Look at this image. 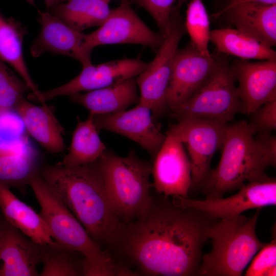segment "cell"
Wrapping results in <instances>:
<instances>
[{
	"instance_id": "8d00e7d4",
	"label": "cell",
	"mask_w": 276,
	"mask_h": 276,
	"mask_svg": "<svg viewBox=\"0 0 276 276\" xmlns=\"http://www.w3.org/2000/svg\"><path fill=\"white\" fill-rule=\"evenodd\" d=\"M47 8L49 10L51 8L62 2L64 0H44Z\"/></svg>"
},
{
	"instance_id": "d4e9b609",
	"label": "cell",
	"mask_w": 276,
	"mask_h": 276,
	"mask_svg": "<svg viewBox=\"0 0 276 276\" xmlns=\"http://www.w3.org/2000/svg\"><path fill=\"white\" fill-rule=\"evenodd\" d=\"M109 3L106 0H64L49 10L68 26L82 32L104 22L112 10Z\"/></svg>"
},
{
	"instance_id": "4fadbf2b",
	"label": "cell",
	"mask_w": 276,
	"mask_h": 276,
	"mask_svg": "<svg viewBox=\"0 0 276 276\" xmlns=\"http://www.w3.org/2000/svg\"><path fill=\"white\" fill-rule=\"evenodd\" d=\"M217 55L200 53L190 42L177 49L166 95L169 110L188 100L214 71Z\"/></svg>"
},
{
	"instance_id": "ffe728a7",
	"label": "cell",
	"mask_w": 276,
	"mask_h": 276,
	"mask_svg": "<svg viewBox=\"0 0 276 276\" xmlns=\"http://www.w3.org/2000/svg\"><path fill=\"white\" fill-rule=\"evenodd\" d=\"M70 97L72 101L84 107L93 115L123 111L140 100L134 77L85 93H76Z\"/></svg>"
},
{
	"instance_id": "f35d334b",
	"label": "cell",
	"mask_w": 276,
	"mask_h": 276,
	"mask_svg": "<svg viewBox=\"0 0 276 276\" xmlns=\"http://www.w3.org/2000/svg\"><path fill=\"white\" fill-rule=\"evenodd\" d=\"M107 1H108V2H110L111 0H106Z\"/></svg>"
},
{
	"instance_id": "d590c367",
	"label": "cell",
	"mask_w": 276,
	"mask_h": 276,
	"mask_svg": "<svg viewBox=\"0 0 276 276\" xmlns=\"http://www.w3.org/2000/svg\"><path fill=\"white\" fill-rule=\"evenodd\" d=\"M7 222H8L6 220L0 208V235L2 234Z\"/></svg>"
},
{
	"instance_id": "836d02e7",
	"label": "cell",
	"mask_w": 276,
	"mask_h": 276,
	"mask_svg": "<svg viewBox=\"0 0 276 276\" xmlns=\"http://www.w3.org/2000/svg\"><path fill=\"white\" fill-rule=\"evenodd\" d=\"M255 139L258 142L268 157L271 166L276 164V137L271 132L258 133Z\"/></svg>"
},
{
	"instance_id": "4dcf8cb0",
	"label": "cell",
	"mask_w": 276,
	"mask_h": 276,
	"mask_svg": "<svg viewBox=\"0 0 276 276\" xmlns=\"http://www.w3.org/2000/svg\"><path fill=\"white\" fill-rule=\"evenodd\" d=\"M251 260L245 272L246 276L275 275L276 236L275 228L272 229V239L265 243Z\"/></svg>"
},
{
	"instance_id": "f1b7e54d",
	"label": "cell",
	"mask_w": 276,
	"mask_h": 276,
	"mask_svg": "<svg viewBox=\"0 0 276 276\" xmlns=\"http://www.w3.org/2000/svg\"><path fill=\"white\" fill-rule=\"evenodd\" d=\"M185 24L191 42L196 49L203 55H211L208 49L210 34L209 17L202 0L190 1Z\"/></svg>"
},
{
	"instance_id": "1f68e13d",
	"label": "cell",
	"mask_w": 276,
	"mask_h": 276,
	"mask_svg": "<svg viewBox=\"0 0 276 276\" xmlns=\"http://www.w3.org/2000/svg\"><path fill=\"white\" fill-rule=\"evenodd\" d=\"M146 10L156 22L159 33L164 37L168 31L169 20L175 0H133Z\"/></svg>"
},
{
	"instance_id": "7402d4cb",
	"label": "cell",
	"mask_w": 276,
	"mask_h": 276,
	"mask_svg": "<svg viewBox=\"0 0 276 276\" xmlns=\"http://www.w3.org/2000/svg\"><path fill=\"white\" fill-rule=\"evenodd\" d=\"M0 208L8 222L39 244L54 243L40 215L18 199L8 186L0 183Z\"/></svg>"
},
{
	"instance_id": "e0dca14e",
	"label": "cell",
	"mask_w": 276,
	"mask_h": 276,
	"mask_svg": "<svg viewBox=\"0 0 276 276\" xmlns=\"http://www.w3.org/2000/svg\"><path fill=\"white\" fill-rule=\"evenodd\" d=\"M39 12L41 28L30 49L32 56L37 57L48 52L74 58L82 67L92 64L91 53L84 47L86 34L75 30L49 11Z\"/></svg>"
},
{
	"instance_id": "3957f363",
	"label": "cell",
	"mask_w": 276,
	"mask_h": 276,
	"mask_svg": "<svg viewBox=\"0 0 276 276\" xmlns=\"http://www.w3.org/2000/svg\"><path fill=\"white\" fill-rule=\"evenodd\" d=\"M254 135L247 122L227 125L219 164L209 170L199 188L205 199L222 198L245 182L266 175L271 163Z\"/></svg>"
},
{
	"instance_id": "5b68a950",
	"label": "cell",
	"mask_w": 276,
	"mask_h": 276,
	"mask_svg": "<svg viewBox=\"0 0 276 276\" xmlns=\"http://www.w3.org/2000/svg\"><path fill=\"white\" fill-rule=\"evenodd\" d=\"M95 162L120 220L126 223L144 215L153 199L149 180L151 163L139 158L134 151L121 157L107 149Z\"/></svg>"
},
{
	"instance_id": "ba28073f",
	"label": "cell",
	"mask_w": 276,
	"mask_h": 276,
	"mask_svg": "<svg viewBox=\"0 0 276 276\" xmlns=\"http://www.w3.org/2000/svg\"><path fill=\"white\" fill-rule=\"evenodd\" d=\"M186 0H179L171 13L167 33L154 59L135 79L140 95L139 103L149 108L156 119L169 110L166 95L178 46L186 32L180 7Z\"/></svg>"
},
{
	"instance_id": "f546056e",
	"label": "cell",
	"mask_w": 276,
	"mask_h": 276,
	"mask_svg": "<svg viewBox=\"0 0 276 276\" xmlns=\"http://www.w3.org/2000/svg\"><path fill=\"white\" fill-rule=\"evenodd\" d=\"M29 88L0 59V112L15 109Z\"/></svg>"
},
{
	"instance_id": "d6a6232c",
	"label": "cell",
	"mask_w": 276,
	"mask_h": 276,
	"mask_svg": "<svg viewBox=\"0 0 276 276\" xmlns=\"http://www.w3.org/2000/svg\"><path fill=\"white\" fill-rule=\"evenodd\" d=\"M248 125L254 134L271 132L276 129V100L268 102L249 114Z\"/></svg>"
},
{
	"instance_id": "6da1fadb",
	"label": "cell",
	"mask_w": 276,
	"mask_h": 276,
	"mask_svg": "<svg viewBox=\"0 0 276 276\" xmlns=\"http://www.w3.org/2000/svg\"><path fill=\"white\" fill-rule=\"evenodd\" d=\"M157 194L144 215L124 223L106 250L136 275H198L208 229L218 219Z\"/></svg>"
},
{
	"instance_id": "277c9868",
	"label": "cell",
	"mask_w": 276,
	"mask_h": 276,
	"mask_svg": "<svg viewBox=\"0 0 276 276\" xmlns=\"http://www.w3.org/2000/svg\"><path fill=\"white\" fill-rule=\"evenodd\" d=\"M29 185L40 205L39 214L53 239L83 256V275H116L118 267L109 253L91 238L39 173L32 177Z\"/></svg>"
},
{
	"instance_id": "7c38bea8",
	"label": "cell",
	"mask_w": 276,
	"mask_h": 276,
	"mask_svg": "<svg viewBox=\"0 0 276 276\" xmlns=\"http://www.w3.org/2000/svg\"><path fill=\"white\" fill-rule=\"evenodd\" d=\"M154 157L151 174L156 192L167 196L189 198L191 163L183 143L170 129Z\"/></svg>"
},
{
	"instance_id": "44dd1931",
	"label": "cell",
	"mask_w": 276,
	"mask_h": 276,
	"mask_svg": "<svg viewBox=\"0 0 276 276\" xmlns=\"http://www.w3.org/2000/svg\"><path fill=\"white\" fill-rule=\"evenodd\" d=\"M36 105L23 98L15 110L29 134L51 153L64 151L62 130L50 108L45 103Z\"/></svg>"
},
{
	"instance_id": "74e56055",
	"label": "cell",
	"mask_w": 276,
	"mask_h": 276,
	"mask_svg": "<svg viewBox=\"0 0 276 276\" xmlns=\"http://www.w3.org/2000/svg\"><path fill=\"white\" fill-rule=\"evenodd\" d=\"M27 2L29 3L31 5H32L33 6H35V2L34 0H25Z\"/></svg>"
},
{
	"instance_id": "7a4b0ae2",
	"label": "cell",
	"mask_w": 276,
	"mask_h": 276,
	"mask_svg": "<svg viewBox=\"0 0 276 276\" xmlns=\"http://www.w3.org/2000/svg\"><path fill=\"white\" fill-rule=\"evenodd\" d=\"M39 175L91 238L108 248L124 223L111 205L96 162L73 167L45 165Z\"/></svg>"
},
{
	"instance_id": "484cf974",
	"label": "cell",
	"mask_w": 276,
	"mask_h": 276,
	"mask_svg": "<svg viewBox=\"0 0 276 276\" xmlns=\"http://www.w3.org/2000/svg\"><path fill=\"white\" fill-rule=\"evenodd\" d=\"M94 122V115L79 121L73 132L68 153L59 164L67 167L85 165L96 161L106 147L98 134Z\"/></svg>"
},
{
	"instance_id": "30bf717a",
	"label": "cell",
	"mask_w": 276,
	"mask_h": 276,
	"mask_svg": "<svg viewBox=\"0 0 276 276\" xmlns=\"http://www.w3.org/2000/svg\"><path fill=\"white\" fill-rule=\"evenodd\" d=\"M176 204L202 212L218 219L237 217L247 210L276 204V180L265 176L244 183L237 193L227 198L196 200L172 197Z\"/></svg>"
},
{
	"instance_id": "2e32d148",
	"label": "cell",
	"mask_w": 276,
	"mask_h": 276,
	"mask_svg": "<svg viewBox=\"0 0 276 276\" xmlns=\"http://www.w3.org/2000/svg\"><path fill=\"white\" fill-rule=\"evenodd\" d=\"M230 69L238 83L242 113L249 115L265 103L276 100V60L253 62L236 59Z\"/></svg>"
},
{
	"instance_id": "e575fe53",
	"label": "cell",
	"mask_w": 276,
	"mask_h": 276,
	"mask_svg": "<svg viewBox=\"0 0 276 276\" xmlns=\"http://www.w3.org/2000/svg\"><path fill=\"white\" fill-rule=\"evenodd\" d=\"M245 2H256L271 5L276 4V0H229L223 8H227Z\"/></svg>"
},
{
	"instance_id": "5bb4252c",
	"label": "cell",
	"mask_w": 276,
	"mask_h": 276,
	"mask_svg": "<svg viewBox=\"0 0 276 276\" xmlns=\"http://www.w3.org/2000/svg\"><path fill=\"white\" fill-rule=\"evenodd\" d=\"M151 109L138 103L134 108L113 113L94 115L98 130L115 132L132 140L154 157L166 134L160 130Z\"/></svg>"
},
{
	"instance_id": "603a6c76",
	"label": "cell",
	"mask_w": 276,
	"mask_h": 276,
	"mask_svg": "<svg viewBox=\"0 0 276 276\" xmlns=\"http://www.w3.org/2000/svg\"><path fill=\"white\" fill-rule=\"evenodd\" d=\"M27 30L13 18L6 19L0 14V59L9 63L18 73L30 90V99L38 101L39 91L26 66L22 42Z\"/></svg>"
},
{
	"instance_id": "83f0119b",
	"label": "cell",
	"mask_w": 276,
	"mask_h": 276,
	"mask_svg": "<svg viewBox=\"0 0 276 276\" xmlns=\"http://www.w3.org/2000/svg\"><path fill=\"white\" fill-rule=\"evenodd\" d=\"M81 253L54 243L41 245L40 276L83 275V260Z\"/></svg>"
},
{
	"instance_id": "8992f818",
	"label": "cell",
	"mask_w": 276,
	"mask_h": 276,
	"mask_svg": "<svg viewBox=\"0 0 276 276\" xmlns=\"http://www.w3.org/2000/svg\"><path fill=\"white\" fill-rule=\"evenodd\" d=\"M261 209L251 218L240 215L218 219L207 231L212 249L202 256L198 275L240 276L264 245L257 237L256 226Z\"/></svg>"
},
{
	"instance_id": "52a82bcc",
	"label": "cell",
	"mask_w": 276,
	"mask_h": 276,
	"mask_svg": "<svg viewBox=\"0 0 276 276\" xmlns=\"http://www.w3.org/2000/svg\"><path fill=\"white\" fill-rule=\"evenodd\" d=\"M242 108L228 58L217 55L216 66L209 77L186 102L170 110L177 120L193 118L226 124Z\"/></svg>"
},
{
	"instance_id": "cb8c5ba5",
	"label": "cell",
	"mask_w": 276,
	"mask_h": 276,
	"mask_svg": "<svg viewBox=\"0 0 276 276\" xmlns=\"http://www.w3.org/2000/svg\"><path fill=\"white\" fill-rule=\"evenodd\" d=\"M210 40L221 53L245 60H276V52L271 47L236 29L210 31Z\"/></svg>"
},
{
	"instance_id": "8fae6325",
	"label": "cell",
	"mask_w": 276,
	"mask_h": 276,
	"mask_svg": "<svg viewBox=\"0 0 276 276\" xmlns=\"http://www.w3.org/2000/svg\"><path fill=\"white\" fill-rule=\"evenodd\" d=\"M164 38L141 19L127 0H122L97 30L85 35L84 47L90 53L104 44H138L158 49Z\"/></svg>"
},
{
	"instance_id": "ac0fdd59",
	"label": "cell",
	"mask_w": 276,
	"mask_h": 276,
	"mask_svg": "<svg viewBox=\"0 0 276 276\" xmlns=\"http://www.w3.org/2000/svg\"><path fill=\"white\" fill-rule=\"evenodd\" d=\"M211 18H223L228 23L270 47L276 44V4L245 2L222 8Z\"/></svg>"
},
{
	"instance_id": "9c48e42d",
	"label": "cell",
	"mask_w": 276,
	"mask_h": 276,
	"mask_svg": "<svg viewBox=\"0 0 276 276\" xmlns=\"http://www.w3.org/2000/svg\"><path fill=\"white\" fill-rule=\"evenodd\" d=\"M177 121L169 129L186 146L191 166L190 190H196L210 170L214 154L221 148L227 124L200 118H187Z\"/></svg>"
},
{
	"instance_id": "d6986e66",
	"label": "cell",
	"mask_w": 276,
	"mask_h": 276,
	"mask_svg": "<svg viewBox=\"0 0 276 276\" xmlns=\"http://www.w3.org/2000/svg\"><path fill=\"white\" fill-rule=\"evenodd\" d=\"M7 222L0 235V276H37L41 244Z\"/></svg>"
},
{
	"instance_id": "4316f807",
	"label": "cell",
	"mask_w": 276,
	"mask_h": 276,
	"mask_svg": "<svg viewBox=\"0 0 276 276\" xmlns=\"http://www.w3.org/2000/svg\"><path fill=\"white\" fill-rule=\"evenodd\" d=\"M41 167L34 153L27 148L0 152V183L25 193Z\"/></svg>"
},
{
	"instance_id": "9a60e30c",
	"label": "cell",
	"mask_w": 276,
	"mask_h": 276,
	"mask_svg": "<svg viewBox=\"0 0 276 276\" xmlns=\"http://www.w3.org/2000/svg\"><path fill=\"white\" fill-rule=\"evenodd\" d=\"M148 63L139 58H125L82 68L75 78L58 87L40 91L39 102L56 97L97 89L119 83L141 73Z\"/></svg>"
}]
</instances>
